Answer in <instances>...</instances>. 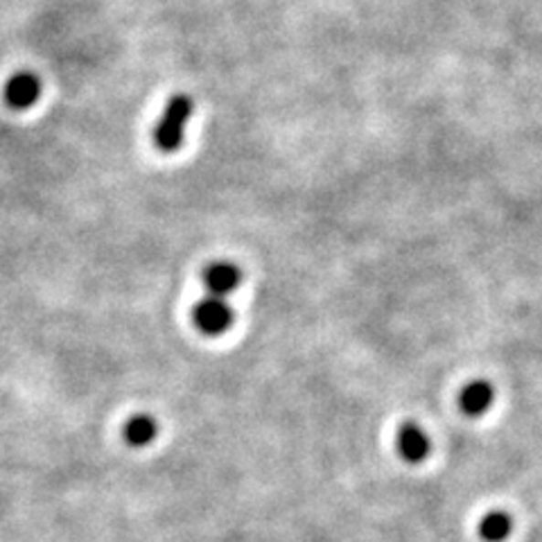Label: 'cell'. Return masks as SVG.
Wrapping results in <instances>:
<instances>
[{
  "label": "cell",
  "mask_w": 542,
  "mask_h": 542,
  "mask_svg": "<svg viewBox=\"0 0 542 542\" xmlns=\"http://www.w3.org/2000/svg\"><path fill=\"white\" fill-rule=\"evenodd\" d=\"M430 436L425 434L423 427L416 423H405L398 431V452L405 462L409 463H420L430 457Z\"/></svg>",
  "instance_id": "cell-4"
},
{
  "label": "cell",
  "mask_w": 542,
  "mask_h": 542,
  "mask_svg": "<svg viewBox=\"0 0 542 542\" xmlns=\"http://www.w3.org/2000/svg\"><path fill=\"white\" fill-rule=\"evenodd\" d=\"M204 282L208 287L210 296H219L227 299L228 294H233L242 282V271L239 267H235L233 262H213L208 270L204 271Z\"/></svg>",
  "instance_id": "cell-5"
},
{
  "label": "cell",
  "mask_w": 542,
  "mask_h": 542,
  "mask_svg": "<svg viewBox=\"0 0 542 542\" xmlns=\"http://www.w3.org/2000/svg\"><path fill=\"white\" fill-rule=\"evenodd\" d=\"M41 98V80L30 70L16 73L5 84V102L16 112H26Z\"/></svg>",
  "instance_id": "cell-3"
},
{
  "label": "cell",
  "mask_w": 542,
  "mask_h": 542,
  "mask_svg": "<svg viewBox=\"0 0 542 542\" xmlns=\"http://www.w3.org/2000/svg\"><path fill=\"white\" fill-rule=\"evenodd\" d=\"M156 420L147 414L133 416V419H129L127 425H124V441H127L132 448H145V445H150L152 441L156 439Z\"/></svg>",
  "instance_id": "cell-7"
},
{
  "label": "cell",
  "mask_w": 542,
  "mask_h": 542,
  "mask_svg": "<svg viewBox=\"0 0 542 542\" xmlns=\"http://www.w3.org/2000/svg\"><path fill=\"white\" fill-rule=\"evenodd\" d=\"M195 325L208 337L227 333L233 324V308L227 303V299L219 296H206L204 301L195 305L193 310Z\"/></svg>",
  "instance_id": "cell-2"
},
{
  "label": "cell",
  "mask_w": 542,
  "mask_h": 542,
  "mask_svg": "<svg viewBox=\"0 0 542 542\" xmlns=\"http://www.w3.org/2000/svg\"><path fill=\"white\" fill-rule=\"evenodd\" d=\"M493 402H495V388L486 380L470 382V385L463 387L462 396H459V405H462L463 414L473 416V419L486 414L493 407Z\"/></svg>",
  "instance_id": "cell-6"
},
{
  "label": "cell",
  "mask_w": 542,
  "mask_h": 542,
  "mask_svg": "<svg viewBox=\"0 0 542 542\" xmlns=\"http://www.w3.org/2000/svg\"><path fill=\"white\" fill-rule=\"evenodd\" d=\"M190 116H193V100L188 95H176L167 102L165 112L158 118L154 129V143L158 150L167 152V154L179 150Z\"/></svg>",
  "instance_id": "cell-1"
},
{
  "label": "cell",
  "mask_w": 542,
  "mask_h": 542,
  "mask_svg": "<svg viewBox=\"0 0 542 542\" xmlns=\"http://www.w3.org/2000/svg\"><path fill=\"white\" fill-rule=\"evenodd\" d=\"M513 531V517L504 511H493L484 515L479 534L486 542H504Z\"/></svg>",
  "instance_id": "cell-8"
}]
</instances>
